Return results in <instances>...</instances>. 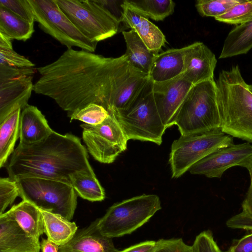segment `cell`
<instances>
[{
    "label": "cell",
    "mask_w": 252,
    "mask_h": 252,
    "mask_svg": "<svg viewBox=\"0 0 252 252\" xmlns=\"http://www.w3.org/2000/svg\"><path fill=\"white\" fill-rule=\"evenodd\" d=\"M20 196L16 181L10 177L0 179V215Z\"/></svg>",
    "instance_id": "836d02e7"
},
{
    "label": "cell",
    "mask_w": 252,
    "mask_h": 252,
    "mask_svg": "<svg viewBox=\"0 0 252 252\" xmlns=\"http://www.w3.org/2000/svg\"><path fill=\"white\" fill-rule=\"evenodd\" d=\"M37 70L41 76L33 91L52 98L67 113L91 103L102 106L110 112L122 86L141 72L130 65L124 55L105 57L72 48Z\"/></svg>",
    "instance_id": "6da1fadb"
},
{
    "label": "cell",
    "mask_w": 252,
    "mask_h": 252,
    "mask_svg": "<svg viewBox=\"0 0 252 252\" xmlns=\"http://www.w3.org/2000/svg\"><path fill=\"white\" fill-rule=\"evenodd\" d=\"M122 33L126 43V49L124 55L126 62L134 68L148 75L159 52L150 50L134 30Z\"/></svg>",
    "instance_id": "44dd1931"
},
{
    "label": "cell",
    "mask_w": 252,
    "mask_h": 252,
    "mask_svg": "<svg viewBox=\"0 0 252 252\" xmlns=\"http://www.w3.org/2000/svg\"><path fill=\"white\" fill-rule=\"evenodd\" d=\"M80 126L88 151L99 162L111 163L126 149L128 140L111 113L100 124L92 126L83 124Z\"/></svg>",
    "instance_id": "8fae6325"
},
{
    "label": "cell",
    "mask_w": 252,
    "mask_h": 252,
    "mask_svg": "<svg viewBox=\"0 0 252 252\" xmlns=\"http://www.w3.org/2000/svg\"><path fill=\"white\" fill-rule=\"evenodd\" d=\"M252 48V18L237 25L225 38L219 59L247 53Z\"/></svg>",
    "instance_id": "cb8c5ba5"
},
{
    "label": "cell",
    "mask_w": 252,
    "mask_h": 252,
    "mask_svg": "<svg viewBox=\"0 0 252 252\" xmlns=\"http://www.w3.org/2000/svg\"><path fill=\"white\" fill-rule=\"evenodd\" d=\"M248 88L250 92L252 93V85H248Z\"/></svg>",
    "instance_id": "7bdbcfd3"
},
{
    "label": "cell",
    "mask_w": 252,
    "mask_h": 252,
    "mask_svg": "<svg viewBox=\"0 0 252 252\" xmlns=\"http://www.w3.org/2000/svg\"><path fill=\"white\" fill-rule=\"evenodd\" d=\"M53 131L37 107L28 104L21 110L19 144L27 146L35 144L46 138Z\"/></svg>",
    "instance_id": "d6986e66"
},
{
    "label": "cell",
    "mask_w": 252,
    "mask_h": 252,
    "mask_svg": "<svg viewBox=\"0 0 252 252\" xmlns=\"http://www.w3.org/2000/svg\"><path fill=\"white\" fill-rule=\"evenodd\" d=\"M174 125L181 135L220 129L217 87L214 79L192 86L178 111Z\"/></svg>",
    "instance_id": "5b68a950"
},
{
    "label": "cell",
    "mask_w": 252,
    "mask_h": 252,
    "mask_svg": "<svg viewBox=\"0 0 252 252\" xmlns=\"http://www.w3.org/2000/svg\"><path fill=\"white\" fill-rule=\"evenodd\" d=\"M20 197L38 209L59 214L69 220L74 216L77 194L68 181L34 177L15 180Z\"/></svg>",
    "instance_id": "8992f818"
},
{
    "label": "cell",
    "mask_w": 252,
    "mask_h": 252,
    "mask_svg": "<svg viewBox=\"0 0 252 252\" xmlns=\"http://www.w3.org/2000/svg\"><path fill=\"white\" fill-rule=\"evenodd\" d=\"M217 63L215 55L205 44L194 42L187 46L183 75L193 85L214 79Z\"/></svg>",
    "instance_id": "9a60e30c"
},
{
    "label": "cell",
    "mask_w": 252,
    "mask_h": 252,
    "mask_svg": "<svg viewBox=\"0 0 252 252\" xmlns=\"http://www.w3.org/2000/svg\"><path fill=\"white\" fill-rule=\"evenodd\" d=\"M161 209L159 197L142 194L112 205L105 215L98 219L100 233L109 238L129 234L149 221Z\"/></svg>",
    "instance_id": "52a82bcc"
},
{
    "label": "cell",
    "mask_w": 252,
    "mask_h": 252,
    "mask_svg": "<svg viewBox=\"0 0 252 252\" xmlns=\"http://www.w3.org/2000/svg\"><path fill=\"white\" fill-rule=\"evenodd\" d=\"M97 2L121 24L123 22L124 0H96Z\"/></svg>",
    "instance_id": "f35d334b"
},
{
    "label": "cell",
    "mask_w": 252,
    "mask_h": 252,
    "mask_svg": "<svg viewBox=\"0 0 252 252\" xmlns=\"http://www.w3.org/2000/svg\"><path fill=\"white\" fill-rule=\"evenodd\" d=\"M0 65L18 68L33 67L35 64L16 52L13 47H0Z\"/></svg>",
    "instance_id": "e575fe53"
},
{
    "label": "cell",
    "mask_w": 252,
    "mask_h": 252,
    "mask_svg": "<svg viewBox=\"0 0 252 252\" xmlns=\"http://www.w3.org/2000/svg\"><path fill=\"white\" fill-rule=\"evenodd\" d=\"M192 252H222L210 230L200 232L191 246Z\"/></svg>",
    "instance_id": "8d00e7d4"
},
{
    "label": "cell",
    "mask_w": 252,
    "mask_h": 252,
    "mask_svg": "<svg viewBox=\"0 0 252 252\" xmlns=\"http://www.w3.org/2000/svg\"><path fill=\"white\" fill-rule=\"evenodd\" d=\"M149 79L148 75L138 72L131 76L118 92L109 113L125 109L135 98Z\"/></svg>",
    "instance_id": "f1b7e54d"
},
{
    "label": "cell",
    "mask_w": 252,
    "mask_h": 252,
    "mask_svg": "<svg viewBox=\"0 0 252 252\" xmlns=\"http://www.w3.org/2000/svg\"><path fill=\"white\" fill-rule=\"evenodd\" d=\"M155 241H146L131 246L120 252H153L156 246Z\"/></svg>",
    "instance_id": "60d3db41"
},
{
    "label": "cell",
    "mask_w": 252,
    "mask_h": 252,
    "mask_svg": "<svg viewBox=\"0 0 252 252\" xmlns=\"http://www.w3.org/2000/svg\"><path fill=\"white\" fill-rule=\"evenodd\" d=\"M39 240L31 237L5 212L0 215V252H40Z\"/></svg>",
    "instance_id": "e0dca14e"
},
{
    "label": "cell",
    "mask_w": 252,
    "mask_h": 252,
    "mask_svg": "<svg viewBox=\"0 0 252 252\" xmlns=\"http://www.w3.org/2000/svg\"><path fill=\"white\" fill-rule=\"evenodd\" d=\"M216 82L221 130L252 143V93L238 65L222 70Z\"/></svg>",
    "instance_id": "3957f363"
},
{
    "label": "cell",
    "mask_w": 252,
    "mask_h": 252,
    "mask_svg": "<svg viewBox=\"0 0 252 252\" xmlns=\"http://www.w3.org/2000/svg\"><path fill=\"white\" fill-rule=\"evenodd\" d=\"M123 5L124 12L122 23L134 30L150 50L159 52L166 42L160 30L148 19L131 10L124 3Z\"/></svg>",
    "instance_id": "ffe728a7"
},
{
    "label": "cell",
    "mask_w": 252,
    "mask_h": 252,
    "mask_svg": "<svg viewBox=\"0 0 252 252\" xmlns=\"http://www.w3.org/2000/svg\"><path fill=\"white\" fill-rule=\"evenodd\" d=\"M31 237L39 240L44 232V223L39 209L25 200L5 212Z\"/></svg>",
    "instance_id": "7402d4cb"
},
{
    "label": "cell",
    "mask_w": 252,
    "mask_h": 252,
    "mask_svg": "<svg viewBox=\"0 0 252 252\" xmlns=\"http://www.w3.org/2000/svg\"><path fill=\"white\" fill-rule=\"evenodd\" d=\"M111 114L128 140L161 144L166 128L159 116L154 95L153 83L149 78L125 109Z\"/></svg>",
    "instance_id": "277c9868"
},
{
    "label": "cell",
    "mask_w": 252,
    "mask_h": 252,
    "mask_svg": "<svg viewBox=\"0 0 252 252\" xmlns=\"http://www.w3.org/2000/svg\"><path fill=\"white\" fill-rule=\"evenodd\" d=\"M34 20L40 29L67 48L73 46L90 52L97 43L92 42L73 24L59 6L56 0H28Z\"/></svg>",
    "instance_id": "30bf717a"
},
{
    "label": "cell",
    "mask_w": 252,
    "mask_h": 252,
    "mask_svg": "<svg viewBox=\"0 0 252 252\" xmlns=\"http://www.w3.org/2000/svg\"><path fill=\"white\" fill-rule=\"evenodd\" d=\"M21 109H18L0 123V167L5 164L14 152L16 142L20 137Z\"/></svg>",
    "instance_id": "d4e9b609"
},
{
    "label": "cell",
    "mask_w": 252,
    "mask_h": 252,
    "mask_svg": "<svg viewBox=\"0 0 252 252\" xmlns=\"http://www.w3.org/2000/svg\"><path fill=\"white\" fill-rule=\"evenodd\" d=\"M186 50L187 46L159 53L152 63L148 74L149 79L154 84H161L183 74Z\"/></svg>",
    "instance_id": "ac0fdd59"
},
{
    "label": "cell",
    "mask_w": 252,
    "mask_h": 252,
    "mask_svg": "<svg viewBox=\"0 0 252 252\" xmlns=\"http://www.w3.org/2000/svg\"><path fill=\"white\" fill-rule=\"evenodd\" d=\"M250 178V185L242 204V211L227 220L226 224L229 228L252 230V174Z\"/></svg>",
    "instance_id": "f546056e"
},
{
    "label": "cell",
    "mask_w": 252,
    "mask_h": 252,
    "mask_svg": "<svg viewBox=\"0 0 252 252\" xmlns=\"http://www.w3.org/2000/svg\"><path fill=\"white\" fill-rule=\"evenodd\" d=\"M252 18V0L243 1L233 6L226 13L215 17L219 22L228 24H242Z\"/></svg>",
    "instance_id": "d6a6232c"
},
{
    "label": "cell",
    "mask_w": 252,
    "mask_h": 252,
    "mask_svg": "<svg viewBox=\"0 0 252 252\" xmlns=\"http://www.w3.org/2000/svg\"><path fill=\"white\" fill-rule=\"evenodd\" d=\"M243 0H198L195 7L202 16L214 18L226 13Z\"/></svg>",
    "instance_id": "1f68e13d"
},
{
    "label": "cell",
    "mask_w": 252,
    "mask_h": 252,
    "mask_svg": "<svg viewBox=\"0 0 252 252\" xmlns=\"http://www.w3.org/2000/svg\"><path fill=\"white\" fill-rule=\"evenodd\" d=\"M76 28L92 42L97 43L114 35L120 23L96 0H56Z\"/></svg>",
    "instance_id": "9c48e42d"
},
{
    "label": "cell",
    "mask_w": 252,
    "mask_h": 252,
    "mask_svg": "<svg viewBox=\"0 0 252 252\" xmlns=\"http://www.w3.org/2000/svg\"><path fill=\"white\" fill-rule=\"evenodd\" d=\"M233 144V137L220 129L181 135L171 145L169 162L172 177L178 178L197 162L214 152Z\"/></svg>",
    "instance_id": "ba28073f"
},
{
    "label": "cell",
    "mask_w": 252,
    "mask_h": 252,
    "mask_svg": "<svg viewBox=\"0 0 252 252\" xmlns=\"http://www.w3.org/2000/svg\"><path fill=\"white\" fill-rule=\"evenodd\" d=\"M153 252H192L191 246L186 244L182 238L159 239L156 242Z\"/></svg>",
    "instance_id": "74e56055"
},
{
    "label": "cell",
    "mask_w": 252,
    "mask_h": 252,
    "mask_svg": "<svg viewBox=\"0 0 252 252\" xmlns=\"http://www.w3.org/2000/svg\"><path fill=\"white\" fill-rule=\"evenodd\" d=\"M33 25L0 5V32L11 39L25 41L30 39L34 32Z\"/></svg>",
    "instance_id": "4316f807"
},
{
    "label": "cell",
    "mask_w": 252,
    "mask_h": 252,
    "mask_svg": "<svg viewBox=\"0 0 252 252\" xmlns=\"http://www.w3.org/2000/svg\"><path fill=\"white\" fill-rule=\"evenodd\" d=\"M70 182L77 195L84 199L92 202L101 201L105 197L104 189L94 172H75L70 175Z\"/></svg>",
    "instance_id": "83f0119b"
},
{
    "label": "cell",
    "mask_w": 252,
    "mask_h": 252,
    "mask_svg": "<svg viewBox=\"0 0 252 252\" xmlns=\"http://www.w3.org/2000/svg\"><path fill=\"white\" fill-rule=\"evenodd\" d=\"M7 170L8 177L13 180L34 177L69 182L70 175L75 172H94L80 139L72 134L63 135L54 130L35 144H19L12 154Z\"/></svg>",
    "instance_id": "7a4b0ae2"
},
{
    "label": "cell",
    "mask_w": 252,
    "mask_h": 252,
    "mask_svg": "<svg viewBox=\"0 0 252 252\" xmlns=\"http://www.w3.org/2000/svg\"><path fill=\"white\" fill-rule=\"evenodd\" d=\"M239 166L252 174V145L248 142L220 149L194 164L190 173L203 175L208 178H219L228 169Z\"/></svg>",
    "instance_id": "4fadbf2b"
},
{
    "label": "cell",
    "mask_w": 252,
    "mask_h": 252,
    "mask_svg": "<svg viewBox=\"0 0 252 252\" xmlns=\"http://www.w3.org/2000/svg\"><path fill=\"white\" fill-rule=\"evenodd\" d=\"M109 114L108 110L102 106L91 103L82 109L68 113L67 116L71 121L79 120L84 124L95 126L103 122Z\"/></svg>",
    "instance_id": "4dcf8cb0"
},
{
    "label": "cell",
    "mask_w": 252,
    "mask_h": 252,
    "mask_svg": "<svg viewBox=\"0 0 252 252\" xmlns=\"http://www.w3.org/2000/svg\"><path fill=\"white\" fill-rule=\"evenodd\" d=\"M43 220L44 232L47 239L61 246L67 243L78 230L76 223L62 216L39 209Z\"/></svg>",
    "instance_id": "603a6c76"
},
{
    "label": "cell",
    "mask_w": 252,
    "mask_h": 252,
    "mask_svg": "<svg viewBox=\"0 0 252 252\" xmlns=\"http://www.w3.org/2000/svg\"><path fill=\"white\" fill-rule=\"evenodd\" d=\"M124 4L138 15L157 21L172 15L176 5L172 0H124Z\"/></svg>",
    "instance_id": "484cf974"
},
{
    "label": "cell",
    "mask_w": 252,
    "mask_h": 252,
    "mask_svg": "<svg viewBox=\"0 0 252 252\" xmlns=\"http://www.w3.org/2000/svg\"><path fill=\"white\" fill-rule=\"evenodd\" d=\"M98 219L88 226L78 229L65 244L59 246V252H120L113 238L103 235L98 230Z\"/></svg>",
    "instance_id": "2e32d148"
},
{
    "label": "cell",
    "mask_w": 252,
    "mask_h": 252,
    "mask_svg": "<svg viewBox=\"0 0 252 252\" xmlns=\"http://www.w3.org/2000/svg\"><path fill=\"white\" fill-rule=\"evenodd\" d=\"M40 246L42 252H59V246L47 238H42Z\"/></svg>",
    "instance_id": "b9f144b4"
},
{
    "label": "cell",
    "mask_w": 252,
    "mask_h": 252,
    "mask_svg": "<svg viewBox=\"0 0 252 252\" xmlns=\"http://www.w3.org/2000/svg\"><path fill=\"white\" fill-rule=\"evenodd\" d=\"M0 5L24 20L34 24V16L28 0H0Z\"/></svg>",
    "instance_id": "d590c367"
},
{
    "label": "cell",
    "mask_w": 252,
    "mask_h": 252,
    "mask_svg": "<svg viewBox=\"0 0 252 252\" xmlns=\"http://www.w3.org/2000/svg\"><path fill=\"white\" fill-rule=\"evenodd\" d=\"M192 86L183 74L168 82L153 83L157 108L166 128L175 124L178 111Z\"/></svg>",
    "instance_id": "5bb4252c"
},
{
    "label": "cell",
    "mask_w": 252,
    "mask_h": 252,
    "mask_svg": "<svg viewBox=\"0 0 252 252\" xmlns=\"http://www.w3.org/2000/svg\"><path fill=\"white\" fill-rule=\"evenodd\" d=\"M33 67L0 65V123L28 104L33 91Z\"/></svg>",
    "instance_id": "7c38bea8"
},
{
    "label": "cell",
    "mask_w": 252,
    "mask_h": 252,
    "mask_svg": "<svg viewBox=\"0 0 252 252\" xmlns=\"http://www.w3.org/2000/svg\"><path fill=\"white\" fill-rule=\"evenodd\" d=\"M226 252H252V233L237 240Z\"/></svg>",
    "instance_id": "ab89813d"
}]
</instances>
